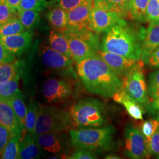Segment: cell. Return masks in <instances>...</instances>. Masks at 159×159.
I'll use <instances>...</instances> for the list:
<instances>
[{
  "instance_id": "obj_5",
  "label": "cell",
  "mask_w": 159,
  "mask_h": 159,
  "mask_svg": "<svg viewBox=\"0 0 159 159\" xmlns=\"http://www.w3.org/2000/svg\"><path fill=\"white\" fill-rule=\"evenodd\" d=\"M74 129L98 127L108 122L105 104L94 98H84L75 102L69 110Z\"/></svg>"
},
{
  "instance_id": "obj_18",
  "label": "cell",
  "mask_w": 159,
  "mask_h": 159,
  "mask_svg": "<svg viewBox=\"0 0 159 159\" xmlns=\"http://www.w3.org/2000/svg\"><path fill=\"white\" fill-rule=\"evenodd\" d=\"M115 102L122 105L128 114L134 120H143L144 107L134 101L123 89L116 92L113 97Z\"/></svg>"
},
{
  "instance_id": "obj_39",
  "label": "cell",
  "mask_w": 159,
  "mask_h": 159,
  "mask_svg": "<svg viewBox=\"0 0 159 159\" xmlns=\"http://www.w3.org/2000/svg\"><path fill=\"white\" fill-rule=\"evenodd\" d=\"M108 2L125 17H129V4L130 0H107Z\"/></svg>"
},
{
  "instance_id": "obj_43",
  "label": "cell",
  "mask_w": 159,
  "mask_h": 159,
  "mask_svg": "<svg viewBox=\"0 0 159 159\" xmlns=\"http://www.w3.org/2000/svg\"><path fill=\"white\" fill-rule=\"evenodd\" d=\"M44 8L47 7H51L57 4L58 0H40Z\"/></svg>"
},
{
  "instance_id": "obj_1",
  "label": "cell",
  "mask_w": 159,
  "mask_h": 159,
  "mask_svg": "<svg viewBox=\"0 0 159 159\" xmlns=\"http://www.w3.org/2000/svg\"><path fill=\"white\" fill-rule=\"evenodd\" d=\"M75 70L84 89L92 94L110 98L123 89L122 79L97 53L76 63Z\"/></svg>"
},
{
  "instance_id": "obj_24",
  "label": "cell",
  "mask_w": 159,
  "mask_h": 159,
  "mask_svg": "<svg viewBox=\"0 0 159 159\" xmlns=\"http://www.w3.org/2000/svg\"><path fill=\"white\" fill-rule=\"evenodd\" d=\"M17 115L18 119L20 120L21 125L25 127V117L27 114V108L25 103L24 100L23 94L22 91L18 90L7 102Z\"/></svg>"
},
{
  "instance_id": "obj_12",
  "label": "cell",
  "mask_w": 159,
  "mask_h": 159,
  "mask_svg": "<svg viewBox=\"0 0 159 159\" xmlns=\"http://www.w3.org/2000/svg\"><path fill=\"white\" fill-rule=\"evenodd\" d=\"M40 56L46 67L59 72L67 71L73 68L74 62L72 58L54 50L50 46H43L40 51Z\"/></svg>"
},
{
  "instance_id": "obj_22",
  "label": "cell",
  "mask_w": 159,
  "mask_h": 159,
  "mask_svg": "<svg viewBox=\"0 0 159 159\" xmlns=\"http://www.w3.org/2000/svg\"><path fill=\"white\" fill-rule=\"evenodd\" d=\"M49 45L52 49L68 57L72 58L68 41L63 32L54 30L50 31Z\"/></svg>"
},
{
  "instance_id": "obj_16",
  "label": "cell",
  "mask_w": 159,
  "mask_h": 159,
  "mask_svg": "<svg viewBox=\"0 0 159 159\" xmlns=\"http://www.w3.org/2000/svg\"><path fill=\"white\" fill-rule=\"evenodd\" d=\"M159 46V20L150 22L145 29L143 39L141 60L145 64L147 59Z\"/></svg>"
},
{
  "instance_id": "obj_36",
  "label": "cell",
  "mask_w": 159,
  "mask_h": 159,
  "mask_svg": "<svg viewBox=\"0 0 159 159\" xmlns=\"http://www.w3.org/2000/svg\"><path fill=\"white\" fill-rule=\"evenodd\" d=\"M148 153L151 156L159 154V127L154 131L150 140L148 143Z\"/></svg>"
},
{
  "instance_id": "obj_14",
  "label": "cell",
  "mask_w": 159,
  "mask_h": 159,
  "mask_svg": "<svg viewBox=\"0 0 159 159\" xmlns=\"http://www.w3.org/2000/svg\"><path fill=\"white\" fill-rule=\"evenodd\" d=\"M62 133H47L33 137L41 150L48 153L58 154L63 153L66 148L67 142Z\"/></svg>"
},
{
  "instance_id": "obj_45",
  "label": "cell",
  "mask_w": 159,
  "mask_h": 159,
  "mask_svg": "<svg viewBox=\"0 0 159 159\" xmlns=\"http://www.w3.org/2000/svg\"><path fill=\"white\" fill-rule=\"evenodd\" d=\"M106 159H122L119 156L115 154H108L105 156Z\"/></svg>"
},
{
  "instance_id": "obj_10",
  "label": "cell",
  "mask_w": 159,
  "mask_h": 159,
  "mask_svg": "<svg viewBox=\"0 0 159 159\" xmlns=\"http://www.w3.org/2000/svg\"><path fill=\"white\" fill-rule=\"evenodd\" d=\"M97 53L121 79L133 70L144 64L141 59L134 60L108 51L99 50Z\"/></svg>"
},
{
  "instance_id": "obj_8",
  "label": "cell",
  "mask_w": 159,
  "mask_h": 159,
  "mask_svg": "<svg viewBox=\"0 0 159 159\" xmlns=\"http://www.w3.org/2000/svg\"><path fill=\"white\" fill-rule=\"evenodd\" d=\"M144 64L133 70L124 78L123 89L137 102L146 108L150 100L148 95V84L144 75Z\"/></svg>"
},
{
  "instance_id": "obj_35",
  "label": "cell",
  "mask_w": 159,
  "mask_h": 159,
  "mask_svg": "<svg viewBox=\"0 0 159 159\" xmlns=\"http://www.w3.org/2000/svg\"><path fill=\"white\" fill-rule=\"evenodd\" d=\"M44 7L40 0H21L18 12L23 10H33L41 11Z\"/></svg>"
},
{
  "instance_id": "obj_13",
  "label": "cell",
  "mask_w": 159,
  "mask_h": 159,
  "mask_svg": "<svg viewBox=\"0 0 159 159\" xmlns=\"http://www.w3.org/2000/svg\"><path fill=\"white\" fill-rule=\"evenodd\" d=\"M125 17L117 12L93 7L90 13V29L97 34L105 33Z\"/></svg>"
},
{
  "instance_id": "obj_26",
  "label": "cell",
  "mask_w": 159,
  "mask_h": 159,
  "mask_svg": "<svg viewBox=\"0 0 159 159\" xmlns=\"http://www.w3.org/2000/svg\"><path fill=\"white\" fill-rule=\"evenodd\" d=\"M40 104L31 100L29 103L27 108V114L25 122V128L30 134H33L36 125L39 112Z\"/></svg>"
},
{
  "instance_id": "obj_23",
  "label": "cell",
  "mask_w": 159,
  "mask_h": 159,
  "mask_svg": "<svg viewBox=\"0 0 159 159\" xmlns=\"http://www.w3.org/2000/svg\"><path fill=\"white\" fill-rule=\"evenodd\" d=\"M150 0H130L129 17L139 22L146 21V12Z\"/></svg>"
},
{
  "instance_id": "obj_2",
  "label": "cell",
  "mask_w": 159,
  "mask_h": 159,
  "mask_svg": "<svg viewBox=\"0 0 159 159\" xmlns=\"http://www.w3.org/2000/svg\"><path fill=\"white\" fill-rule=\"evenodd\" d=\"M144 31L122 18L105 32L100 50L140 60Z\"/></svg>"
},
{
  "instance_id": "obj_7",
  "label": "cell",
  "mask_w": 159,
  "mask_h": 159,
  "mask_svg": "<svg viewBox=\"0 0 159 159\" xmlns=\"http://www.w3.org/2000/svg\"><path fill=\"white\" fill-rule=\"evenodd\" d=\"M63 33L67 39L72 58L75 63L96 54L100 49L98 34L92 30L75 33L66 29Z\"/></svg>"
},
{
  "instance_id": "obj_9",
  "label": "cell",
  "mask_w": 159,
  "mask_h": 159,
  "mask_svg": "<svg viewBox=\"0 0 159 159\" xmlns=\"http://www.w3.org/2000/svg\"><path fill=\"white\" fill-rule=\"evenodd\" d=\"M124 154L129 159H147L148 153V143L140 129L127 125L125 130Z\"/></svg>"
},
{
  "instance_id": "obj_46",
  "label": "cell",
  "mask_w": 159,
  "mask_h": 159,
  "mask_svg": "<svg viewBox=\"0 0 159 159\" xmlns=\"http://www.w3.org/2000/svg\"><path fill=\"white\" fill-rule=\"evenodd\" d=\"M157 159H159V154H157Z\"/></svg>"
},
{
  "instance_id": "obj_6",
  "label": "cell",
  "mask_w": 159,
  "mask_h": 159,
  "mask_svg": "<svg viewBox=\"0 0 159 159\" xmlns=\"http://www.w3.org/2000/svg\"><path fill=\"white\" fill-rule=\"evenodd\" d=\"M74 129L69 110L54 106L40 105L36 125L32 136L47 133H64Z\"/></svg>"
},
{
  "instance_id": "obj_37",
  "label": "cell",
  "mask_w": 159,
  "mask_h": 159,
  "mask_svg": "<svg viewBox=\"0 0 159 159\" xmlns=\"http://www.w3.org/2000/svg\"><path fill=\"white\" fill-rule=\"evenodd\" d=\"M89 0H58L57 6L68 11L75 7L83 4Z\"/></svg>"
},
{
  "instance_id": "obj_27",
  "label": "cell",
  "mask_w": 159,
  "mask_h": 159,
  "mask_svg": "<svg viewBox=\"0 0 159 159\" xmlns=\"http://www.w3.org/2000/svg\"><path fill=\"white\" fill-rule=\"evenodd\" d=\"M26 30L17 17L0 25V37L13 35Z\"/></svg>"
},
{
  "instance_id": "obj_19",
  "label": "cell",
  "mask_w": 159,
  "mask_h": 159,
  "mask_svg": "<svg viewBox=\"0 0 159 159\" xmlns=\"http://www.w3.org/2000/svg\"><path fill=\"white\" fill-rule=\"evenodd\" d=\"M40 156V147L35 142L32 134L27 131L20 140L18 159H39Z\"/></svg>"
},
{
  "instance_id": "obj_20",
  "label": "cell",
  "mask_w": 159,
  "mask_h": 159,
  "mask_svg": "<svg viewBox=\"0 0 159 159\" xmlns=\"http://www.w3.org/2000/svg\"><path fill=\"white\" fill-rule=\"evenodd\" d=\"M47 18L54 30L63 32L67 29L68 12L56 6L47 13Z\"/></svg>"
},
{
  "instance_id": "obj_34",
  "label": "cell",
  "mask_w": 159,
  "mask_h": 159,
  "mask_svg": "<svg viewBox=\"0 0 159 159\" xmlns=\"http://www.w3.org/2000/svg\"><path fill=\"white\" fill-rule=\"evenodd\" d=\"M67 159H96L98 158L97 153L91 151L80 148H75L73 153L66 156Z\"/></svg>"
},
{
  "instance_id": "obj_25",
  "label": "cell",
  "mask_w": 159,
  "mask_h": 159,
  "mask_svg": "<svg viewBox=\"0 0 159 159\" xmlns=\"http://www.w3.org/2000/svg\"><path fill=\"white\" fill-rule=\"evenodd\" d=\"M18 19L26 30L31 31L37 25L40 19V11L33 10L18 12Z\"/></svg>"
},
{
  "instance_id": "obj_28",
  "label": "cell",
  "mask_w": 159,
  "mask_h": 159,
  "mask_svg": "<svg viewBox=\"0 0 159 159\" xmlns=\"http://www.w3.org/2000/svg\"><path fill=\"white\" fill-rule=\"evenodd\" d=\"M19 80L15 79L0 84V102H7L19 90Z\"/></svg>"
},
{
  "instance_id": "obj_41",
  "label": "cell",
  "mask_w": 159,
  "mask_h": 159,
  "mask_svg": "<svg viewBox=\"0 0 159 159\" xmlns=\"http://www.w3.org/2000/svg\"><path fill=\"white\" fill-rule=\"evenodd\" d=\"M145 64L152 69L159 68V46L148 57Z\"/></svg>"
},
{
  "instance_id": "obj_11",
  "label": "cell",
  "mask_w": 159,
  "mask_h": 159,
  "mask_svg": "<svg viewBox=\"0 0 159 159\" xmlns=\"http://www.w3.org/2000/svg\"><path fill=\"white\" fill-rule=\"evenodd\" d=\"M93 7V0H89L83 4L68 11L67 30L75 33H82L91 30L90 13Z\"/></svg>"
},
{
  "instance_id": "obj_38",
  "label": "cell",
  "mask_w": 159,
  "mask_h": 159,
  "mask_svg": "<svg viewBox=\"0 0 159 159\" xmlns=\"http://www.w3.org/2000/svg\"><path fill=\"white\" fill-rule=\"evenodd\" d=\"M11 137L10 131L0 124V159L7 144Z\"/></svg>"
},
{
  "instance_id": "obj_40",
  "label": "cell",
  "mask_w": 159,
  "mask_h": 159,
  "mask_svg": "<svg viewBox=\"0 0 159 159\" xmlns=\"http://www.w3.org/2000/svg\"><path fill=\"white\" fill-rule=\"evenodd\" d=\"M16 60V55L8 51L0 43V64L11 63Z\"/></svg>"
},
{
  "instance_id": "obj_3",
  "label": "cell",
  "mask_w": 159,
  "mask_h": 159,
  "mask_svg": "<svg viewBox=\"0 0 159 159\" xmlns=\"http://www.w3.org/2000/svg\"><path fill=\"white\" fill-rule=\"evenodd\" d=\"M116 130L113 125L73 129L69 131L74 148L91 150L97 153L110 151L114 148Z\"/></svg>"
},
{
  "instance_id": "obj_17",
  "label": "cell",
  "mask_w": 159,
  "mask_h": 159,
  "mask_svg": "<svg viewBox=\"0 0 159 159\" xmlns=\"http://www.w3.org/2000/svg\"><path fill=\"white\" fill-rule=\"evenodd\" d=\"M0 124L10 131L12 137L22 134L25 129L13 109L6 102H0Z\"/></svg>"
},
{
  "instance_id": "obj_29",
  "label": "cell",
  "mask_w": 159,
  "mask_h": 159,
  "mask_svg": "<svg viewBox=\"0 0 159 159\" xmlns=\"http://www.w3.org/2000/svg\"><path fill=\"white\" fill-rule=\"evenodd\" d=\"M22 134L12 136L7 144L1 159H16L19 156L20 142Z\"/></svg>"
},
{
  "instance_id": "obj_42",
  "label": "cell",
  "mask_w": 159,
  "mask_h": 159,
  "mask_svg": "<svg viewBox=\"0 0 159 159\" xmlns=\"http://www.w3.org/2000/svg\"><path fill=\"white\" fill-rule=\"evenodd\" d=\"M146 108L154 119L159 121V96L150 101V104Z\"/></svg>"
},
{
  "instance_id": "obj_4",
  "label": "cell",
  "mask_w": 159,
  "mask_h": 159,
  "mask_svg": "<svg viewBox=\"0 0 159 159\" xmlns=\"http://www.w3.org/2000/svg\"><path fill=\"white\" fill-rule=\"evenodd\" d=\"M79 77L74 69L64 71L58 76L48 78L42 87L46 101L50 104H63L71 102L79 96Z\"/></svg>"
},
{
  "instance_id": "obj_15",
  "label": "cell",
  "mask_w": 159,
  "mask_h": 159,
  "mask_svg": "<svg viewBox=\"0 0 159 159\" xmlns=\"http://www.w3.org/2000/svg\"><path fill=\"white\" fill-rule=\"evenodd\" d=\"M32 41L33 34L29 30H25L21 33L13 35L0 37V43L16 56L21 55L27 50Z\"/></svg>"
},
{
  "instance_id": "obj_31",
  "label": "cell",
  "mask_w": 159,
  "mask_h": 159,
  "mask_svg": "<svg viewBox=\"0 0 159 159\" xmlns=\"http://www.w3.org/2000/svg\"><path fill=\"white\" fill-rule=\"evenodd\" d=\"M159 127V121L156 119H150L143 121L140 127V130L145 137L147 143L149 142L154 131Z\"/></svg>"
},
{
  "instance_id": "obj_21",
  "label": "cell",
  "mask_w": 159,
  "mask_h": 159,
  "mask_svg": "<svg viewBox=\"0 0 159 159\" xmlns=\"http://www.w3.org/2000/svg\"><path fill=\"white\" fill-rule=\"evenodd\" d=\"M24 63L22 61L0 64V84L6 81L20 79L22 75Z\"/></svg>"
},
{
  "instance_id": "obj_32",
  "label": "cell",
  "mask_w": 159,
  "mask_h": 159,
  "mask_svg": "<svg viewBox=\"0 0 159 159\" xmlns=\"http://www.w3.org/2000/svg\"><path fill=\"white\" fill-rule=\"evenodd\" d=\"M17 11L12 8L6 0H0V25L16 17Z\"/></svg>"
},
{
  "instance_id": "obj_33",
  "label": "cell",
  "mask_w": 159,
  "mask_h": 159,
  "mask_svg": "<svg viewBox=\"0 0 159 159\" xmlns=\"http://www.w3.org/2000/svg\"><path fill=\"white\" fill-rule=\"evenodd\" d=\"M159 20V0H150L146 12V21L152 22Z\"/></svg>"
},
{
  "instance_id": "obj_30",
  "label": "cell",
  "mask_w": 159,
  "mask_h": 159,
  "mask_svg": "<svg viewBox=\"0 0 159 159\" xmlns=\"http://www.w3.org/2000/svg\"><path fill=\"white\" fill-rule=\"evenodd\" d=\"M148 90L150 101L159 96V69L148 75Z\"/></svg>"
},
{
  "instance_id": "obj_44",
  "label": "cell",
  "mask_w": 159,
  "mask_h": 159,
  "mask_svg": "<svg viewBox=\"0 0 159 159\" xmlns=\"http://www.w3.org/2000/svg\"><path fill=\"white\" fill-rule=\"evenodd\" d=\"M6 1L8 3V4L13 8L14 10H16L18 12V7L20 5L21 0H6Z\"/></svg>"
}]
</instances>
